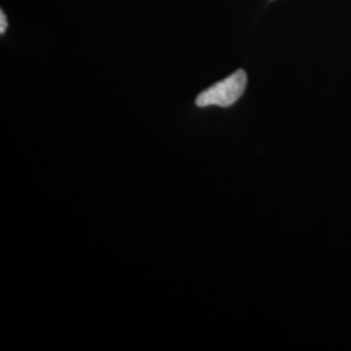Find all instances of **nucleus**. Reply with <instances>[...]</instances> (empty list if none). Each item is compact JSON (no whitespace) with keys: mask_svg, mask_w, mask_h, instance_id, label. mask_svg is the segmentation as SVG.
<instances>
[{"mask_svg":"<svg viewBox=\"0 0 351 351\" xmlns=\"http://www.w3.org/2000/svg\"><path fill=\"white\" fill-rule=\"evenodd\" d=\"M246 84H247L246 72L239 69L237 72L226 77V80L202 91L195 99V104L198 107H208V106L229 107L241 98V95L246 88Z\"/></svg>","mask_w":351,"mask_h":351,"instance_id":"f257e3e1","label":"nucleus"},{"mask_svg":"<svg viewBox=\"0 0 351 351\" xmlns=\"http://www.w3.org/2000/svg\"><path fill=\"white\" fill-rule=\"evenodd\" d=\"M7 30V17L4 12H0V34H4Z\"/></svg>","mask_w":351,"mask_h":351,"instance_id":"f03ea898","label":"nucleus"}]
</instances>
